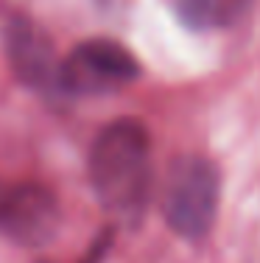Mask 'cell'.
<instances>
[{"label":"cell","instance_id":"5b68a950","mask_svg":"<svg viewBox=\"0 0 260 263\" xmlns=\"http://www.w3.org/2000/svg\"><path fill=\"white\" fill-rule=\"evenodd\" d=\"M6 51H9L11 67L31 87H51L59 84V65L53 56V45L45 31L23 14L9 17L6 23Z\"/></svg>","mask_w":260,"mask_h":263},{"label":"cell","instance_id":"6da1fadb","mask_svg":"<svg viewBox=\"0 0 260 263\" xmlns=\"http://www.w3.org/2000/svg\"><path fill=\"white\" fill-rule=\"evenodd\" d=\"M90 182L115 216L134 218L151 187V140L140 121L123 118L95 137L90 152Z\"/></svg>","mask_w":260,"mask_h":263},{"label":"cell","instance_id":"3957f363","mask_svg":"<svg viewBox=\"0 0 260 263\" xmlns=\"http://www.w3.org/2000/svg\"><path fill=\"white\" fill-rule=\"evenodd\" d=\"M140 65L132 51L112 40H87L59 65V87L73 96H101L132 84Z\"/></svg>","mask_w":260,"mask_h":263},{"label":"cell","instance_id":"277c9868","mask_svg":"<svg viewBox=\"0 0 260 263\" xmlns=\"http://www.w3.org/2000/svg\"><path fill=\"white\" fill-rule=\"evenodd\" d=\"M62 210L48 187L0 182V233L23 247H42L59 233Z\"/></svg>","mask_w":260,"mask_h":263},{"label":"cell","instance_id":"8992f818","mask_svg":"<svg viewBox=\"0 0 260 263\" xmlns=\"http://www.w3.org/2000/svg\"><path fill=\"white\" fill-rule=\"evenodd\" d=\"M252 6L255 0H171L176 20L193 31L230 28Z\"/></svg>","mask_w":260,"mask_h":263},{"label":"cell","instance_id":"7a4b0ae2","mask_svg":"<svg viewBox=\"0 0 260 263\" xmlns=\"http://www.w3.org/2000/svg\"><path fill=\"white\" fill-rule=\"evenodd\" d=\"M221 174L215 162L199 154H185L171 165L163 191L165 221L176 235L199 241L210 233L218 210Z\"/></svg>","mask_w":260,"mask_h":263}]
</instances>
